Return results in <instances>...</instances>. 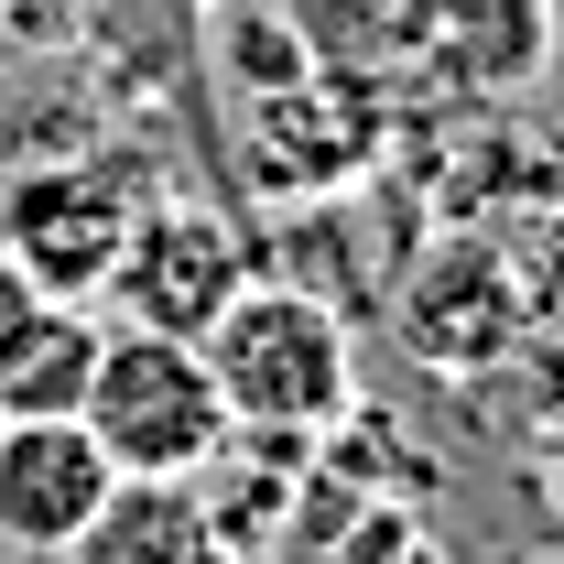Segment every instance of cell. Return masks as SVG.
<instances>
[{"mask_svg": "<svg viewBox=\"0 0 564 564\" xmlns=\"http://www.w3.org/2000/svg\"><path fill=\"white\" fill-rule=\"evenodd\" d=\"M76 423L98 434V456L120 478H196L239 434L228 402H217V380H207V358H196V337H163V326H109L98 337Z\"/></svg>", "mask_w": 564, "mask_h": 564, "instance_id": "cell-2", "label": "cell"}, {"mask_svg": "<svg viewBox=\"0 0 564 564\" xmlns=\"http://www.w3.org/2000/svg\"><path fill=\"white\" fill-rule=\"evenodd\" d=\"M250 282V250L239 228L207 207V196H141L131 239H120V272L98 304H120V326H163V337H207V315Z\"/></svg>", "mask_w": 564, "mask_h": 564, "instance_id": "cell-5", "label": "cell"}, {"mask_svg": "<svg viewBox=\"0 0 564 564\" xmlns=\"http://www.w3.org/2000/svg\"><path fill=\"white\" fill-rule=\"evenodd\" d=\"M196 358H207L217 402H228V423L239 434H337V423L358 413V348H348V315L326 304V293H304V282H239L228 304L207 315V337H196Z\"/></svg>", "mask_w": 564, "mask_h": 564, "instance_id": "cell-1", "label": "cell"}, {"mask_svg": "<svg viewBox=\"0 0 564 564\" xmlns=\"http://www.w3.org/2000/svg\"><path fill=\"white\" fill-rule=\"evenodd\" d=\"M543 293L510 261V239L489 228H434L413 261L391 272V337L434 369V380H489L510 369V348L532 337Z\"/></svg>", "mask_w": 564, "mask_h": 564, "instance_id": "cell-3", "label": "cell"}, {"mask_svg": "<svg viewBox=\"0 0 564 564\" xmlns=\"http://www.w3.org/2000/svg\"><path fill=\"white\" fill-rule=\"evenodd\" d=\"M141 196H152V174L131 152H55V163L0 185V261L33 293L98 304L109 272H120V239H131Z\"/></svg>", "mask_w": 564, "mask_h": 564, "instance_id": "cell-4", "label": "cell"}, {"mask_svg": "<svg viewBox=\"0 0 564 564\" xmlns=\"http://www.w3.org/2000/svg\"><path fill=\"white\" fill-rule=\"evenodd\" d=\"M98 337H109L98 304H66V293L11 282V293H0V423L76 413V402H87V369H98Z\"/></svg>", "mask_w": 564, "mask_h": 564, "instance_id": "cell-8", "label": "cell"}, {"mask_svg": "<svg viewBox=\"0 0 564 564\" xmlns=\"http://www.w3.org/2000/svg\"><path fill=\"white\" fill-rule=\"evenodd\" d=\"M543 510H554V532H564V423H554V445H543Z\"/></svg>", "mask_w": 564, "mask_h": 564, "instance_id": "cell-10", "label": "cell"}, {"mask_svg": "<svg viewBox=\"0 0 564 564\" xmlns=\"http://www.w3.org/2000/svg\"><path fill=\"white\" fill-rule=\"evenodd\" d=\"M391 44L456 98H521L554 66V0H391Z\"/></svg>", "mask_w": 564, "mask_h": 564, "instance_id": "cell-6", "label": "cell"}, {"mask_svg": "<svg viewBox=\"0 0 564 564\" xmlns=\"http://www.w3.org/2000/svg\"><path fill=\"white\" fill-rule=\"evenodd\" d=\"M11 282H22V272H11V261H0V293H11Z\"/></svg>", "mask_w": 564, "mask_h": 564, "instance_id": "cell-11", "label": "cell"}, {"mask_svg": "<svg viewBox=\"0 0 564 564\" xmlns=\"http://www.w3.org/2000/svg\"><path fill=\"white\" fill-rule=\"evenodd\" d=\"M109 456L76 413H33V423H0V543L11 554H66L87 532V510L109 499Z\"/></svg>", "mask_w": 564, "mask_h": 564, "instance_id": "cell-7", "label": "cell"}, {"mask_svg": "<svg viewBox=\"0 0 564 564\" xmlns=\"http://www.w3.org/2000/svg\"><path fill=\"white\" fill-rule=\"evenodd\" d=\"M0 11H11V0H0Z\"/></svg>", "mask_w": 564, "mask_h": 564, "instance_id": "cell-12", "label": "cell"}, {"mask_svg": "<svg viewBox=\"0 0 564 564\" xmlns=\"http://www.w3.org/2000/svg\"><path fill=\"white\" fill-rule=\"evenodd\" d=\"M55 564H239L207 521V489L196 478H109V499L87 510Z\"/></svg>", "mask_w": 564, "mask_h": 564, "instance_id": "cell-9", "label": "cell"}]
</instances>
